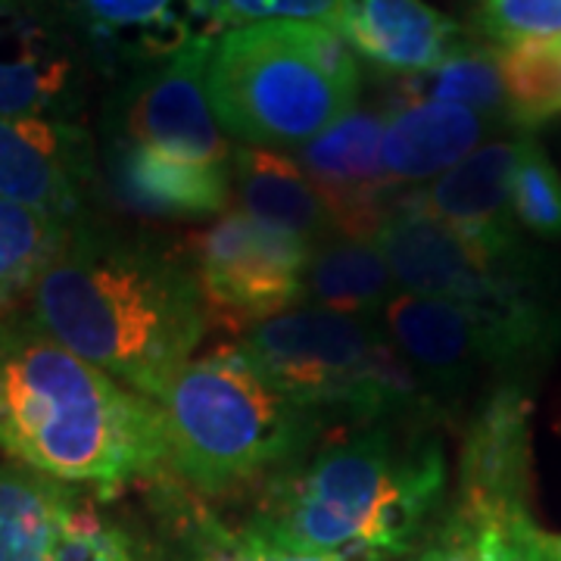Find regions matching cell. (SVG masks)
<instances>
[{"label": "cell", "instance_id": "1", "mask_svg": "<svg viewBox=\"0 0 561 561\" xmlns=\"http://www.w3.org/2000/svg\"><path fill=\"white\" fill-rule=\"evenodd\" d=\"M28 302L44 334L150 402L194 359L209 328L187 262L76 225Z\"/></svg>", "mask_w": 561, "mask_h": 561}, {"label": "cell", "instance_id": "2", "mask_svg": "<svg viewBox=\"0 0 561 561\" xmlns=\"http://www.w3.org/2000/svg\"><path fill=\"white\" fill-rule=\"evenodd\" d=\"M0 449L60 483L113 493L169 461L165 421L35 321L0 319Z\"/></svg>", "mask_w": 561, "mask_h": 561}, {"label": "cell", "instance_id": "3", "mask_svg": "<svg viewBox=\"0 0 561 561\" xmlns=\"http://www.w3.org/2000/svg\"><path fill=\"white\" fill-rule=\"evenodd\" d=\"M446 459L421 421L353 424L275 474L253 518L280 542L334 561H390L440 502Z\"/></svg>", "mask_w": 561, "mask_h": 561}, {"label": "cell", "instance_id": "4", "mask_svg": "<svg viewBox=\"0 0 561 561\" xmlns=\"http://www.w3.org/2000/svg\"><path fill=\"white\" fill-rule=\"evenodd\" d=\"M169 461L201 493L278 474L309 453L321 419L284 397L234 346L179 368L157 397Z\"/></svg>", "mask_w": 561, "mask_h": 561}, {"label": "cell", "instance_id": "5", "mask_svg": "<svg viewBox=\"0 0 561 561\" xmlns=\"http://www.w3.org/2000/svg\"><path fill=\"white\" fill-rule=\"evenodd\" d=\"M238 350L284 397L319 419L381 424L421 421L437 409L381 319L297 306L243 331Z\"/></svg>", "mask_w": 561, "mask_h": 561}, {"label": "cell", "instance_id": "6", "mask_svg": "<svg viewBox=\"0 0 561 561\" xmlns=\"http://www.w3.org/2000/svg\"><path fill=\"white\" fill-rule=\"evenodd\" d=\"M321 22H260L221 32L206 94L219 128L247 147H302L359 106L319 57Z\"/></svg>", "mask_w": 561, "mask_h": 561}, {"label": "cell", "instance_id": "7", "mask_svg": "<svg viewBox=\"0 0 561 561\" xmlns=\"http://www.w3.org/2000/svg\"><path fill=\"white\" fill-rule=\"evenodd\" d=\"M381 324L434 402L461 400L478 381L524 387L561 346V302L481 309L397 294Z\"/></svg>", "mask_w": 561, "mask_h": 561}, {"label": "cell", "instance_id": "8", "mask_svg": "<svg viewBox=\"0 0 561 561\" xmlns=\"http://www.w3.org/2000/svg\"><path fill=\"white\" fill-rule=\"evenodd\" d=\"M371 243L390 265L402 294L481 309L561 302L552 297L549 280L527 243L515 250H490L400 201Z\"/></svg>", "mask_w": 561, "mask_h": 561}, {"label": "cell", "instance_id": "9", "mask_svg": "<svg viewBox=\"0 0 561 561\" xmlns=\"http://www.w3.org/2000/svg\"><path fill=\"white\" fill-rule=\"evenodd\" d=\"M312 247V241L268 228L243 209L221 213L191 238V268L209 321L243 334L302 306Z\"/></svg>", "mask_w": 561, "mask_h": 561}, {"label": "cell", "instance_id": "10", "mask_svg": "<svg viewBox=\"0 0 561 561\" xmlns=\"http://www.w3.org/2000/svg\"><path fill=\"white\" fill-rule=\"evenodd\" d=\"M216 41L184 47L169 60L144 66L116 101V138L169 157L231 165V140L219 128L206 94V66Z\"/></svg>", "mask_w": 561, "mask_h": 561}, {"label": "cell", "instance_id": "11", "mask_svg": "<svg viewBox=\"0 0 561 561\" xmlns=\"http://www.w3.org/2000/svg\"><path fill=\"white\" fill-rule=\"evenodd\" d=\"M381 140L383 113L356 106L319 138L297 147L294 157L324 203L334 231L350 241H375L402 194L383 165Z\"/></svg>", "mask_w": 561, "mask_h": 561}, {"label": "cell", "instance_id": "12", "mask_svg": "<svg viewBox=\"0 0 561 561\" xmlns=\"http://www.w3.org/2000/svg\"><path fill=\"white\" fill-rule=\"evenodd\" d=\"M79 103L72 35L38 0L0 7V119H69Z\"/></svg>", "mask_w": 561, "mask_h": 561}, {"label": "cell", "instance_id": "13", "mask_svg": "<svg viewBox=\"0 0 561 561\" xmlns=\"http://www.w3.org/2000/svg\"><path fill=\"white\" fill-rule=\"evenodd\" d=\"M94 175L91 138L69 119H0V197L72 225Z\"/></svg>", "mask_w": 561, "mask_h": 561}, {"label": "cell", "instance_id": "14", "mask_svg": "<svg viewBox=\"0 0 561 561\" xmlns=\"http://www.w3.org/2000/svg\"><path fill=\"white\" fill-rule=\"evenodd\" d=\"M518 157L515 140H486L468 160L443 172L440 179L402 191L400 203L419 209L468 241L490 250L522 247V228L512 213V169Z\"/></svg>", "mask_w": 561, "mask_h": 561}, {"label": "cell", "instance_id": "15", "mask_svg": "<svg viewBox=\"0 0 561 561\" xmlns=\"http://www.w3.org/2000/svg\"><path fill=\"white\" fill-rule=\"evenodd\" d=\"M530 493V393L493 387L468 424L461 449V500L468 512H527Z\"/></svg>", "mask_w": 561, "mask_h": 561}, {"label": "cell", "instance_id": "16", "mask_svg": "<svg viewBox=\"0 0 561 561\" xmlns=\"http://www.w3.org/2000/svg\"><path fill=\"white\" fill-rule=\"evenodd\" d=\"M69 7L101 54L138 66L228 32L219 0H69Z\"/></svg>", "mask_w": 561, "mask_h": 561}, {"label": "cell", "instance_id": "17", "mask_svg": "<svg viewBox=\"0 0 561 561\" xmlns=\"http://www.w3.org/2000/svg\"><path fill=\"white\" fill-rule=\"evenodd\" d=\"M106 181L113 201L140 219H209L228 213L234 197L231 165L187 162L128 140H113Z\"/></svg>", "mask_w": 561, "mask_h": 561}, {"label": "cell", "instance_id": "18", "mask_svg": "<svg viewBox=\"0 0 561 561\" xmlns=\"http://www.w3.org/2000/svg\"><path fill=\"white\" fill-rule=\"evenodd\" d=\"M337 32L383 72L415 76L461 47L459 22L424 0H343Z\"/></svg>", "mask_w": 561, "mask_h": 561}, {"label": "cell", "instance_id": "19", "mask_svg": "<svg viewBox=\"0 0 561 561\" xmlns=\"http://www.w3.org/2000/svg\"><path fill=\"white\" fill-rule=\"evenodd\" d=\"M493 125L456 103L393 101L383 110V165L397 184H427L481 150Z\"/></svg>", "mask_w": 561, "mask_h": 561}, {"label": "cell", "instance_id": "20", "mask_svg": "<svg viewBox=\"0 0 561 561\" xmlns=\"http://www.w3.org/2000/svg\"><path fill=\"white\" fill-rule=\"evenodd\" d=\"M231 184L243 213L268 228L312 243L337 234L312 181L294 157L243 144L231 153Z\"/></svg>", "mask_w": 561, "mask_h": 561}, {"label": "cell", "instance_id": "21", "mask_svg": "<svg viewBox=\"0 0 561 561\" xmlns=\"http://www.w3.org/2000/svg\"><path fill=\"white\" fill-rule=\"evenodd\" d=\"M397 294H402L400 284L375 243L331 234L312 247L302 306H319L362 319H381L387 302Z\"/></svg>", "mask_w": 561, "mask_h": 561}, {"label": "cell", "instance_id": "22", "mask_svg": "<svg viewBox=\"0 0 561 561\" xmlns=\"http://www.w3.org/2000/svg\"><path fill=\"white\" fill-rule=\"evenodd\" d=\"M66 483L0 465V561H50L72 505Z\"/></svg>", "mask_w": 561, "mask_h": 561}, {"label": "cell", "instance_id": "23", "mask_svg": "<svg viewBox=\"0 0 561 561\" xmlns=\"http://www.w3.org/2000/svg\"><path fill=\"white\" fill-rule=\"evenodd\" d=\"M415 561H556V549L530 512L456 508Z\"/></svg>", "mask_w": 561, "mask_h": 561}, {"label": "cell", "instance_id": "24", "mask_svg": "<svg viewBox=\"0 0 561 561\" xmlns=\"http://www.w3.org/2000/svg\"><path fill=\"white\" fill-rule=\"evenodd\" d=\"M393 101H434L456 103L465 110H474L486 119H508V98L500 72V50L486 47H456L440 66L400 76Z\"/></svg>", "mask_w": 561, "mask_h": 561}, {"label": "cell", "instance_id": "25", "mask_svg": "<svg viewBox=\"0 0 561 561\" xmlns=\"http://www.w3.org/2000/svg\"><path fill=\"white\" fill-rule=\"evenodd\" d=\"M69 228L72 225L50 219L32 206L0 197V319H7V312L25 297L32 300Z\"/></svg>", "mask_w": 561, "mask_h": 561}, {"label": "cell", "instance_id": "26", "mask_svg": "<svg viewBox=\"0 0 561 561\" xmlns=\"http://www.w3.org/2000/svg\"><path fill=\"white\" fill-rule=\"evenodd\" d=\"M500 72L508 98V122L537 128L561 116V35L502 44Z\"/></svg>", "mask_w": 561, "mask_h": 561}, {"label": "cell", "instance_id": "27", "mask_svg": "<svg viewBox=\"0 0 561 561\" xmlns=\"http://www.w3.org/2000/svg\"><path fill=\"white\" fill-rule=\"evenodd\" d=\"M512 213L518 228L561 241V172L534 138H518L512 169Z\"/></svg>", "mask_w": 561, "mask_h": 561}, {"label": "cell", "instance_id": "28", "mask_svg": "<svg viewBox=\"0 0 561 561\" xmlns=\"http://www.w3.org/2000/svg\"><path fill=\"white\" fill-rule=\"evenodd\" d=\"M50 561H150L147 549L131 534H125L119 524L103 522L101 515L84 505L72 502L62 518L60 537L54 546Z\"/></svg>", "mask_w": 561, "mask_h": 561}, {"label": "cell", "instance_id": "29", "mask_svg": "<svg viewBox=\"0 0 561 561\" xmlns=\"http://www.w3.org/2000/svg\"><path fill=\"white\" fill-rule=\"evenodd\" d=\"M184 561H334L324 556H312L280 542L262 524L250 522L231 530L221 524H203L191 542Z\"/></svg>", "mask_w": 561, "mask_h": 561}, {"label": "cell", "instance_id": "30", "mask_svg": "<svg viewBox=\"0 0 561 561\" xmlns=\"http://www.w3.org/2000/svg\"><path fill=\"white\" fill-rule=\"evenodd\" d=\"M478 25L500 44L561 35V0H483Z\"/></svg>", "mask_w": 561, "mask_h": 561}, {"label": "cell", "instance_id": "31", "mask_svg": "<svg viewBox=\"0 0 561 561\" xmlns=\"http://www.w3.org/2000/svg\"><path fill=\"white\" fill-rule=\"evenodd\" d=\"M343 0H219L225 25H260V22H321L337 28Z\"/></svg>", "mask_w": 561, "mask_h": 561}, {"label": "cell", "instance_id": "32", "mask_svg": "<svg viewBox=\"0 0 561 561\" xmlns=\"http://www.w3.org/2000/svg\"><path fill=\"white\" fill-rule=\"evenodd\" d=\"M552 549H556V561H561V540H552Z\"/></svg>", "mask_w": 561, "mask_h": 561}, {"label": "cell", "instance_id": "33", "mask_svg": "<svg viewBox=\"0 0 561 561\" xmlns=\"http://www.w3.org/2000/svg\"><path fill=\"white\" fill-rule=\"evenodd\" d=\"M10 3H16V0H0V7H10Z\"/></svg>", "mask_w": 561, "mask_h": 561}]
</instances>
